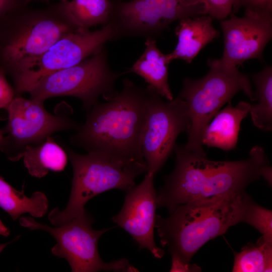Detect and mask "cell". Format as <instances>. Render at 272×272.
Segmentation results:
<instances>
[{
  "label": "cell",
  "instance_id": "8fae6325",
  "mask_svg": "<svg viewBox=\"0 0 272 272\" xmlns=\"http://www.w3.org/2000/svg\"><path fill=\"white\" fill-rule=\"evenodd\" d=\"M72 113L70 109L52 114L43 102L15 96L7 109L8 121L0 150L9 160L19 161L27 146L39 145L55 132L77 130L81 124L70 118Z\"/></svg>",
  "mask_w": 272,
  "mask_h": 272
},
{
  "label": "cell",
  "instance_id": "9a60e30c",
  "mask_svg": "<svg viewBox=\"0 0 272 272\" xmlns=\"http://www.w3.org/2000/svg\"><path fill=\"white\" fill-rule=\"evenodd\" d=\"M212 19L204 15L179 20L175 29L178 43L173 51L166 54L167 62L179 59L190 63L206 45L218 37L220 32L213 26Z\"/></svg>",
  "mask_w": 272,
  "mask_h": 272
},
{
  "label": "cell",
  "instance_id": "5bb4252c",
  "mask_svg": "<svg viewBox=\"0 0 272 272\" xmlns=\"http://www.w3.org/2000/svg\"><path fill=\"white\" fill-rule=\"evenodd\" d=\"M154 177L146 173L140 184L126 190L123 205L112 220L130 235L141 249H146L155 258H161L165 251L156 245L154 237L157 208Z\"/></svg>",
  "mask_w": 272,
  "mask_h": 272
},
{
  "label": "cell",
  "instance_id": "ba28073f",
  "mask_svg": "<svg viewBox=\"0 0 272 272\" xmlns=\"http://www.w3.org/2000/svg\"><path fill=\"white\" fill-rule=\"evenodd\" d=\"M94 219L86 211L65 224L54 227L37 222L29 217L19 219L21 226L31 230H41L49 233L56 243L51 253L64 258L73 272L135 271L127 259L122 258L110 262L101 258L97 244L100 237L110 229L95 230Z\"/></svg>",
  "mask_w": 272,
  "mask_h": 272
},
{
  "label": "cell",
  "instance_id": "4fadbf2b",
  "mask_svg": "<svg viewBox=\"0 0 272 272\" xmlns=\"http://www.w3.org/2000/svg\"><path fill=\"white\" fill-rule=\"evenodd\" d=\"M230 14L229 19L221 22L224 47L220 61L237 67L248 59L262 60L264 49L272 37L271 15L247 9L242 17Z\"/></svg>",
  "mask_w": 272,
  "mask_h": 272
},
{
  "label": "cell",
  "instance_id": "484cf974",
  "mask_svg": "<svg viewBox=\"0 0 272 272\" xmlns=\"http://www.w3.org/2000/svg\"><path fill=\"white\" fill-rule=\"evenodd\" d=\"M15 97L14 88L6 79L5 72L0 69V112L7 109Z\"/></svg>",
  "mask_w": 272,
  "mask_h": 272
},
{
  "label": "cell",
  "instance_id": "277c9868",
  "mask_svg": "<svg viewBox=\"0 0 272 272\" xmlns=\"http://www.w3.org/2000/svg\"><path fill=\"white\" fill-rule=\"evenodd\" d=\"M27 4L19 0L0 16V69L11 79L59 38L77 31L69 19L63 0L43 8Z\"/></svg>",
  "mask_w": 272,
  "mask_h": 272
},
{
  "label": "cell",
  "instance_id": "ffe728a7",
  "mask_svg": "<svg viewBox=\"0 0 272 272\" xmlns=\"http://www.w3.org/2000/svg\"><path fill=\"white\" fill-rule=\"evenodd\" d=\"M69 19L77 31L90 30L108 24L112 15L113 2L110 0H63Z\"/></svg>",
  "mask_w": 272,
  "mask_h": 272
},
{
  "label": "cell",
  "instance_id": "ac0fdd59",
  "mask_svg": "<svg viewBox=\"0 0 272 272\" xmlns=\"http://www.w3.org/2000/svg\"><path fill=\"white\" fill-rule=\"evenodd\" d=\"M22 157L29 173L32 176L41 178L49 170H63L68 157L65 151L49 136L39 145L27 146Z\"/></svg>",
  "mask_w": 272,
  "mask_h": 272
},
{
  "label": "cell",
  "instance_id": "f546056e",
  "mask_svg": "<svg viewBox=\"0 0 272 272\" xmlns=\"http://www.w3.org/2000/svg\"><path fill=\"white\" fill-rule=\"evenodd\" d=\"M10 243V242H7L6 243L0 244V253Z\"/></svg>",
  "mask_w": 272,
  "mask_h": 272
},
{
  "label": "cell",
  "instance_id": "3957f363",
  "mask_svg": "<svg viewBox=\"0 0 272 272\" xmlns=\"http://www.w3.org/2000/svg\"><path fill=\"white\" fill-rule=\"evenodd\" d=\"M148 99L146 88L123 79L120 92L115 91L106 102H98L88 111L71 143L116 160H145L142 147Z\"/></svg>",
  "mask_w": 272,
  "mask_h": 272
},
{
  "label": "cell",
  "instance_id": "7a4b0ae2",
  "mask_svg": "<svg viewBox=\"0 0 272 272\" xmlns=\"http://www.w3.org/2000/svg\"><path fill=\"white\" fill-rule=\"evenodd\" d=\"M252 200L245 191L197 199L176 207L166 218L156 215L155 227L172 256L170 271H199L190 263L205 243L243 223Z\"/></svg>",
  "mask_w": 272,
  "mask_h": 272
},
{
  "label": "cell",
  "instance_id": "f1b7e54d",
  "mask_svg": "<svg viewBox=\"0 0 272 272\" xmlns=\"http://www.w3.org/2000/svg\"><path fill=\"white\" fill-rule=\"evenodd\" d=\"M6 133V130L5 127L0 128V145H1L4 137Z\"/></svg>",
  "mask_w": 272,
  "mask_h": 272
},
{
  "label": "cell",
  "instance_id": "7402d4cb",
  "mask_svg": "<svg viewBox=\"0 0 272 272\" xmlns=\"http://www.w3.org/2000/svg\"><path fill=\"white\" fill-rule=\"evenodd\" d=\"M272 270V244L261 237L255 244L249 242L234 256L232 271L265 272Z\"/></svg>",
  "mask_w": 272,
  "mask_h": 272
},
{
  "label": "cell",
  "instance_id": "6da1fadb",
  "mask_svg": "<svg viewBox=\"0 0 272 272\" xmlns=\"http://www.w3.org/2000/svg\"><path fill=\"white\" fill-rule=\"evenodd\" d=\"M176 163L157 192V207L169 213L192 200L245 191L260 177L271 184V167L263 149L253 147L248 158L238 161H213L205 152L176 145Z\"/></svg>",
  "mask_w": 272,
  "mask_h": 272
},
{
  "label": "cell",
  "instance_id": "8992f818",
  "mask_svg": "<svg viewBox=\"0 0 272 272\" xmlns=\"http://www.w3.org/2000/svg\"><path fill=\"white\" fill-rule=\"evenodd\" d=\"M209 72L197 80L185 78L178 97L188 105L191 125L187 131L184 146L198 152H205L201 143L203 130L220 108L239 91L251 101H255L254 92L247 75L238 67L231 66L219 59L208 60Z\"/></svg>",
  "mask_w": 272,
  "mask_h": 272
},
{
  "label": "cell",
  "instance_id": "83f0119b",
  "mask_svg": "<svg viewBox=\"0 0 272 272\" xmlns=\"http://www.w3.org/2000/svg\"><path fill=\"white\" fill-rule=\"evenodd\" d=\"M9 229L3 224L0 219V235L7 237L10 235Z\"/></svg>",
  "mask_w": 272,
  "mask_h": 272
},
{
  "label": "cell",
  "instance_id": "4dcf8cb0",
  "mask_svg": "<svg viewBox=\"0 0 272 272\" xmlns=\"http://www.w3.org/2000/svg\"><path fill=\"white\" fill-rule=\"evenodd\" d=\"M26 1L28 3L29 1H31L32 0H26ZM41 1H49V0H41Z\"/></svg>",
  "mask_w": 272,
  "mask_h": 272
},
{
  "label": "cell",
  "instance_id": "5b68a950",
  "mask_svg": "<svg viewBox=\"0 0 272 272\" xmlns=\"http://www.w3.org/2000/svg\"><path fill=\"white\" fill-rule=\"evenodd\" d=\"M65 149L73 168L71 192L65 208H55L48 215L54 226L85 212L86 203L98 194L113 189L127 190L135 185L138 176L147 172L145 160L126 162L97 153L80 154L67 147Z\"/></svg>",
  "mask_w": 272,
  "mask_h": 272
},
{
  "label": "cell",
  "instance_id": "d4e9b609",
  "mask_svg": "<svg viewBox=\"0 0 272 272\" xmlns=\"http://www.w3.org/2000/svg\"><path fill=\"white\" fill-rule=\"evenodd\" d=\"M243 7L252 11L271 15L272 0H235L232 10L237 12Z\"/></svg>",
  "mask_w": 272,
  "mask_h": 272
},
{
  "label": "cell",
  "instance_id": "44dd1931",
  "mask_svg": "<svg viewBox=\"0 0 272 272\" xmlns=\"http://www.w3.org/2000/svg\"><path fill=\"white\" fill-rule=\"evenodd\" d=\"M252 78L256 87L255 100L251 105L249 113L253 124L264 131L272 130V67L265 66L260 72L254 74Z\"/></svg>",
  "mask_w": 272,
  "mask_h": 272
},
{
  "label": "cell",
  "instance_id": "9c48e42d",
  "mask_svg": "<svg viewBox=\"0 0 272 272\" xmlns=\"http://www.w3.org/2000/svg\"><path fill=\"white\" fill-rule=\"evenodd\" d=\"M115 40L110 23L99 30L69 33L39 56L25 64L12 79L15 96L28 93L44 77L73 66L97 53L109 41Z\"/></svg>",
  "mask_w": 272,
  "mask_h": 272
},
{
  "label": "cell",
  "instance_id": "cb8c5ba5",
  "mask_svg": "<svg viewBox=\"0 0 272 272\" xmlns=\"http://www.w3.org/2000/svg\"><path fill=\"white\" fill-rule=\"evenodd\" d=\"M208 8V15L212 19L222 20L231 13L235 0H204Z\"/></svg>",
  "mask_w": 272,
  "mask_h": 272
},
{
  "label": "cell",
  "instance_id": "e0dca14e",
  "mask_svg": "<svg viewBox=\"0 0 272 272\" xmlns=\"http://www.w3.org/2000/svg\"><path fill=\"white\" fill-rule=\"evenodd\" d=\"M146 48L140 57L125 73H134L168 100L173 99L168 83V66L166 54L158 48L154 38H147Z\"/></svg>",
  "mask_w": 272,
  "mask_h": 272
},
{
  "label": "cell",
  "instance_id": "30bf717a",
  "mask_svg": "<svg viewBox=\"0 0 272 272\" xmlns=\"http://www.w3.org/2000/svg\"><path fill=\"white\" fill-rule=\"evenodd\" d=\"M208 15L204 0H131L113 3L110 23L115 38H154L174 21Z\"/></svg>",
  "mask_w": 272,
  "mask_h": 272
},
{
  "label": "cell",
  "instance_id": "4316f807",
  "mask_svg": "<svg viewBox=\"0 0 272 272\" xmlns=\"http://www.w3.org/2000/svg\"><path fill=\"white\" fill-rule=\"evenodd\" d=\"M19 0H0V16L12 9Z\"/></svg>",
  "mask_w": 272,
  "mask_h": 272
},
{
  "label": "cell",
  "instance_id": "d6986e66",
  "mask_svg": "<svg viewBox=\"0 0 272 272\" xmlns=\"http://www.w3.org/2000/svg\"><path fill=\"white\" fill-rule=\"evenodd\" d=\"M48 205L44 192L37 191L28 197L24 194V190H16L0 176V207L13 221L25 213L34 218L42 217L48 211Z\"/></svg>",
  "mask_w": 272,
  "mask_h": 272
},
{
  "label": "cell",
  "instance_id": "52a82bcc",
  "mask_svg": "<svg viewBox=\"0 0 272 272\" xmlns=\"http://www.w3.org/2000/svg\"><path fill=\"white\" fill-rule=\"evenodd\" d=\"M123 74L111 70L104 48L73 66L44 77L28 93L31 98L42 102L52 97H74L81 100L83 109L88 112L101 96L106 100L115 92V83Z\"/></svg>",
  "mask_w": 272,
  "mask_h": 272
},
{
  "label": "cell",
  "instance_id": "603a6c76",
  "mask_svg": "<svg viewBox=\"0 0 272 272\" xmlns=\"http://www.w3.org/2000/svg\"><path fill=\"white\" fill-rule=\"evenodd\" d=\"M243 223L255 228L264 240L272 244V212L256 203L253 199L246 211Z\"/></svg>",
  "mask_w": 272,
  "mask_h": 272
},
{
  "label": "cell",
  "instance_id": "2e32d148",
  "mask_svg": "<svg viewBox=\"0 0 272 272\" xmlns=\"http://www.w3.org/2000/svg\"><path fill=\"white\" fill-rule=\"evenodd\" d=\"M251 104L240 101L235 106L231 102L220 110L205 128L202 145L224 151L234 149L237 143L242 120L249 112Z\"/></svg>",
  "mask_w": 272,
  "mask_h": 272
},
{
  "label": "cell",
  "instance_id": "7c38bea8",
  "mask_svg": "<svg viewBox=\"0 0 272 272\" xmlns=\"http://www.w3.org/2000/svg\"><path fill=\"white\" fill-rule=\"evenodd\" d=\"M146 88L148 99L142 150L146 173L155 176L174 151L179 134L190 128L191 120L185 101L177 97L164 101L154 88Z\"/></svg>",
  "mask_w": 272,
  "mask_h": 272
}]
</instances>
